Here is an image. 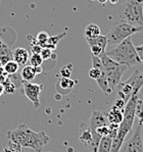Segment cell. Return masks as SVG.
Returning a JSON list of instances; mask_svg holds the SVG:
<instances>
[{
	"label": "cell",
	"instance_id": "obj_1",
	"mask_svg": "<svg viewBox=\"0 0 143 152\" xmlns=\"http://www.w3.org/2000/svg\"><path fill=\"white\" fill-rule=\"evenodd\" d=\"M7 136L11 143L21 147H28L37 152H42L43 147L49 141L45 132H35L25 124L20 125L15 130L8 131Z\"/></svg>",
	"mask_w": 143,
	"mask_h": 152
},
{
	"label": "cell",
	"instance_id": "obj_2",
	"mask_svg": "<svg viewBox=\"0 0 143 152\" xmlns=\"http://www.w3.org/2000/svg\"><path fill=\"white\" fill-rule=\"evenodd\" d=\"M139 99V94L132 95L130 99L127 101L124 109V116L122 123L119 125V128L117 130V134L111 142V152H120L122 145L125 142L126 138L128 135L132 132L133 124L135 120V110H136V104Z\"/></svg>",
	"mask_w": 143,
	"mask_h": 152
},
{
	"label": "cell",
	"instance_id": "obj_3",
	"mask_svg": "<svg viewBox=\"0 0 143 152\" xmlns=\"http://www.w3.org/2000/svg\"><path fill=\"white\" fill-rule=\"evenodd\" d=\"M105 54L119 64L125 65L127 69L141 64L139 56L136 52L135 46L133 45L131 40V37H128L123 42L118 44L116 48L105 51Z\"/></svg>",
	"mask_w": 143,
	"mask_h": 152
},
{
	"label": "cell",
	"instance_id": "obj_4",
	"mask_svg": "<svg viewBox=\"0 0 143 152\" xmlns=\"http://www.w3.org/2000/svg\"><path fill=\"white\" fill-rule=\"evenodd\" d=\"M120 18L122 23L142 27L143 26V3L136 0H127L120 10Z\"/></svg>",
	"mask_w": 143,
	"mask_h": 152
},
{
	"label": "cell",
	"instance_id": "obj_5",
	"mask_svg": "<svg viewBox=\"0 0 143 152\" xmlns=\"http://www.w3.org/2000/svg\"><path fill=\"white\" fill-rule=\"evenodd\" d=\"M99 58H100V60H101L105 76H106L109 88L112 92V90L116 89V87L118 86V84L120 82H122L121 81L122 76H123L124 72H126L127 67H126L125 65L119 64L118 62L114 61V60L111 59L109 56L105 54V52L102 53V54L99 56Z\"/></svg>",
	"mask_w": 143,
	"mask_h": 152
},
{
	"label": "cell",
	"instance_id": "obj_6",
	"mask_svg": "<svg viewBox=\"0 0 143 152\" xmlns=\"http://www.w3.org/2000/svg\"><path fill=\"white\" fill-rule=\"evenodd\" d=\"M143 31L142 27H135V26L121 23L117 24L111 28V30L107 33L106 37L107 44H120L128 37H131L135 33H139Z\"/></svg>",
	"mask_w": 143,
	"mask_h": 152
},
{
	"label": "cell",
	"instance_id": "obj_7",
	"mask_svg": "<svg viewBox=\"0 0 143 152\" xmlns=\"http://www.w3.org/2000/svg\"><path fill=\"white\" fill-rule=\"evenodd\" d=\"M141 124L138 123L132 132L130 138L125 140L122 145L120 152H143V138H142V130Z\"/></svg>",
	"mask_w": 143,
	"mask_h": 152
},
{
	"label": "cell",
	"instance_id": "obj_8",
	"mask_svg": "<svg viewBox=\"0 0 143 152\" xmlns=\"http://www.w3.org/2000/svg\"><path fill=\"white\" fill-rule=\"evenodd\" d=\"M79 140L82 144L90 150V152H96L100 141H97L93 136L87 121H83L80 126Z\"/></svg>",
	"mask_w": 143,
	"mask_h": 152
},
{
	"label": "cell",
	"instance_id": "obj_9",
	"mask_svg": "<svg viewBox=\"0 0 143 152\" xmlns=\"http://www.w3.org/2000/svg\"><path fill=\"white\" fill-rule=\"evenodd\" d=\"M22 85L26 97L32 102L34 107L38 108L40 106V93H41L42 89H43V85L26 81H22Z\"/></svg>",
	"mask_w": 143,
	"mask_h": 152
},
{
	"label": "cell",
	"instance_id": "obj_10",
	"mask_svg": "<svg viewBox=\"0 0 143 152\" xmlns=\"http://www.w3.org/2000/svg\"><path fill=\"white\" fill-rule=\"evenodd\" d=\"M126 82L132 86L133 95L139 94L140 89L143 87V72L137 69L131 75V77Z\"/></svg>",
	"mask_w": 143,
	"mask_h": 152
},
{
	"label": "cell",
	"instance_id": "obj_11",
	"mask_svg": "<svg viewBox=\"0 0 143 152\" xmlns=\"http://www.w3.org/2000/svg\"><path fill=\"white\" fill-rule=\"evenodd\" d=\"M29 58H30L29 51L26 48L18 47L13 50L12 60H15L20 66H23V65L27 64V62L29 61Z\"/></svg>",
	"mask_w": 143,
	"mask_h": 152
},
{
	"label": "cell",
	"instance_id": "obj_12",
	"mask_svg": "<svg viewBox=\"0 0 143 152\" xmlns=\"http://www.w3.org/2000/svg\"><path fill=\"white\" fill-rule=\"evenodd\" d=\"M116 88H117V92H118V97L125 100L126 103H127V101L133 95L132 86L130 84H128L127 82H120Z\"/></svg>",
	"mask_w": 143,
	"mask_h": 152
},
{
	"label": "cell",
	"instance_id": "obj_13",
	"mask_svg": "<svg viewBox=\"0 0 143 152\" xmlns=\"http://www.w3.org/2000/svg\"><path fill=\"white\" fill-rule=\"evenodd\" d=\"M123 116H124V111L120 110V109L116 108L114 106H111V110L106 113V118L109 125L119 126L122 123V121H123Z\"/></svg>",
	"mask_w": 143,
	"mask_h": 152
},
{
	"label": "cell",
	"instance_id": "obj_14",
	"mask_svg": "<svg viewBox=\"0 0 143 152\" xmlns=\"http://www.w3.org/2000/svg\"><path fill=\"white\" fill-rule=\"evenodd\" d=\"M100 28L95 24H89L87 27L85 28L83 32V35L85 37V39H93L96 37L100 36Z\"/></svg>",
	"mask_w": 143,
	"mask_h": 152
},
{
	"label": "cell",
	"instance_id": "obj_15",
	"mask_svg": "<svg viewBox=\"0 0 143 152\" xmlns=\"http://www.w3.org/2000/svg\"><path fill=\"white\" fill-rule=\"evenodd\" d=\"M12 52L13 50H11L9 46L3 44V46L0 48V64L1 65H4L9 60H12Z\"/></svg>",
	"mask_w": 143,
	"mask_h": 152
},
{
	"label": "cell",
	"instance_id": "obj_16",
	"mask_svg": "<svg viewBox=\"0 0 143 152\" xmlns=\"http://www.w3.org/2000/svg\"><path fill=\"white\" fill-rule=\"evenodd\" d=\"M36 75L37 74L35 71V67L31 66V65H25L21 72V78L23 81L31 82L36 78Z\"/></svg>",
	"mask_w": 143,
	"mask_h": 152
},
{
	"label": "cell",
	"instance_id": "obj_17",
	"mask_svg": "<svg viewBox=\"0 0 143 152\" xmlns=\"http://www.w3.org/2000/svg\"><path fill=\"white\" fill-rule=\"evenodd\" d=\"M86 41H87L88 45L90 46H98V47L102 48L103 50L105 51V49L107 47V39L105 36H102V35H100V36L96 37V38H93V39H86Z\"/></svg>",
	"mask_w": 143,
	"mask_h": 152
},
{
	"label": "cell",
	"instance_id": "obj_18",
	"mask_svg": "<svg viewBox=\"0 0 143 152\" xmlns=\"http://www.w3.org/2000/svg\"><path fill=\"white\" fill-rule=\"evenodd\" d=\"M111 142H112V138L109 136L101 138L96 152H111Z\"/></svg>",
	"mask_w": 143,
	"mask_h": 152
},
{
	"label": "cell",
	"instance_id": "obj_19",
	"mask_svg": "<svg viewBox=\"0 0 143 152\" xmlns=\"http://www.w3.org/2000/svg\"><path fill=\"white\" fill-rule=\"evenodd\" d=\"M4 69V71L7 74V76H12V75H15L16 72H18V69H20V65H18L15 60H9L8 62H6L4 65H2Z\"/></svg>",
	"mask_w": 143,
	"mask_h": 152
},
{
	"label": "cell",
	"instance_id": "obj_20",
	"mask_svg": "<svg viewBox=\"0 0 143 152\" xmlns=\"http://www.w3.org/2000/svg\"><path fill=\"white\" fill-rule=\"evenodd\" d=\"M96 82H97L99 88L101 89V91L104 93L105 95L111 94V91L109 90V84H107V80H106V76H105V72H103V74L100 76V78L96 80Z\"/></svg>",
	"mask_w": 143,
	"mask_h": 152
},
{
	"label": "cell",
	"instance_id": "obj_21",
	"mask_svg": "<svg viewBox=\"0 0 143 152\" xmlns=\"http://www.w3.org/2000/svg\"><path fill=\"white\" fill-rule=\"evenodd\" d=\"M67 35V33H62V34H60V35H57V36H53V37H49V39H48V41H47V43L45 44V46L44 47H46V48H49V49H55L56 48V46H57V43L59 42V40L62 38H64V37ZM43 47V48H44Z\"/></svg>",
	"mask_w": 143,
	"mask_h": 152
},
{
	"label": "cell",
	"instance_id": "obj_22",
	"mask_svg": "<svg viewBox=\"0 0 143 152\" xmlns=\"http://www.w3.org/2000/svg\"><path fill=\"white\" fill-rule=\"evenodd\" d=\"M57 85H59L60 88L64 89V90L70 91L75 86V82L70 78H62L58 80Z\"/></svg>",
	"mask_w": 143,
	"mask_h": 152
},
{
	"label": "cell",
	"instance_id": "obj_23",
	"mask_svg": "<svg viewBox=\"0 0 143 152\" xmlns=\"http://www.w3.org/2000/svg\"><path fill=\"white\" fill-rule=\"evenodd\" d=\"M49 37H50V36H49L48 33L46 32V31L39 32L38 35H37V37H36V43L39 44V45L41 46L42 48H43L44 46H45V44L47 43Z\"/></svg>",
	"mask_w": 143,
	"mask_h": 152
},
{
	"label": "cell",
	"instance_id": "obj_24",
	"mask_svg": "<svg viewBox=\"0 0 143 152\" xmlns=\"http://www.w3.org/2000/svg\"><path fill=\"white\" fill-rule=\"evenodd\" d=\"M29 61H30V65L33 67L42 66V64H43V59H42L40 54H32L29 58Z\"/></svg>",
	"mask_w": 143,
	"mask_h": 152
},
{
	"label": "cell",
	"instance_id": "obj_25",
	"mask_svg": "<svg viewBox=\"0 0 143 152\" xmlns=\"http://www.w3.org/2000/svg\"><path fill=\"white\" fill-rule=\"evenodd\" d=\"M135 116H137L139 120V124L143 123V100L139 98L136 104V110H135Z\"/></svg>",
	"mask_w": 143,
	"mask_h": 152
},
{
	"label": "cell",
	"instance_id": "obj_26",
	"mask_svg": "<svg viewBox=\"0 0 143 152\" xmlns=\"http://www.w3.org/2000/svg\"><path fill=\"white\" fill-rule=\"evenodd\" d=\"M2 85H3L4 87V91H5L6 93H13L16 91V86L15 84L13 83L12 81H10V79H7L6 78L4 82L2 83Z\"/></svg>",
	"mask_w": 143,
	"mask_h": 152
},
{
	"label": "cell",
	"instance_id": "obj_27",
	"mask_svg": "<svg viewBox=\"0 0 143 152\" xmlns=\"http://www.w3.org/2000/svg\"><path fill=\"white\" fill-rule=\"evenodd\" d=\"M72 69H73L72 64H67L62 67V69H60V75H62V78H70L72 75Z\"/></svg>",
	"mask_w": 143,
	"mask_h": 152
},
{
	"label": "cell",
	"instance_id": "obj_28",
	"mask_svg": "<svg viewBox=\"0 0 143 152\" xmlns=\"http://www.w3.org/2000/svg\"><path fill=\"white\" fill-rule=\"evenodd\" d=\"M40 55H41V57L43 60H47L49 58L52 57V50L49 48L44 47V48H42L41 52H40Z\"/></svg>",
	"mask_w": 143,
	"mask_h": 152
},
{
	"label": "cell",
	"instance_id": "obj_29",
	"mask_svg": "<svg viewBox=\"0 0 143 152\" xmlns=\"http://www.w3.org/2000/svg\"><path fill=\"white\" fill-rule=\"evenodd\" d=\"M112 106L116 107V108H118V109H120V110L124 111V109H125V106H126V101L122 99V98L118 97L116 99V101H114V103Z\"/></svg>",
	"mask_w": 143,
	"mask_h": 152
},
{
	"label": "cell",
	"instance_id": "obj_30",
	"mask_svg": "<svg viewBox=\"0 0 143 152\" xmlns=\"http://www.w3.org/2000/svg\"><path fill=\"white\" fill-rule=\"evenodd\" d=\"M91 53H92V56H96V57H99L100 55L102 54L105 51L102 48L98 47V46H91Z\"/></svg>",
	"mask_w": 143,
	"mask_h": 152
},
{
	"label": "cell",
	"instance_id": "obj_31",
	"mask_svg": "<svg viewBox=\"0 0 143 152\" xmlns=\"http://www.w3.org/2000/svg\"><path fill=\"white\" fill-rule=\"evenodd\" d=\"M42 50V47L39 45V44H34V45H32L31 47V52L32 54H40V52H41Z\"/></svg>",
	"mask_w": 143,
	"mask_h": 152
},
{
	"label": "cell",
	"instance_id": "obj_32",
	"mask_svg": "<svg viewBox=\"0 0 143 152\" xmlns=\"http://www.w3.org/2000/svg\"><path fill=\"white\" fill-rule=\"evenodd\" d=\"M135 49H136V52H137L138 56H139V58H140V61H141V64H143V45L136 46Z\"/></svg>",
	"mask_w": 143,
	"mask_h": 152
},
{
	"label": "cell",
	"instance_id": "obj_33",
	"mask_svg": "<svg viewBox=\"0 0 143 152\" xmlns=\"http://www.w3.org/2000/svg\"><path fill=\"white\" fill-rule=\"evenodd\" d=\"M3 92H4V87H3V85H2V84L0 83V95H1Z\"/></svg>",
	"mask_w": 143,
	"mask_h": 152
},
{
	"label": "cell",
	"instance_id": "obj_34",
	"mask_svg": "<svg viewBox=\"0 0 143 152\" xmlns=\"http://www.w3.org/2000/svg\"><path fill=\"white\" fill-rule=\"evenodd\" d=\"M109 1L111 2V4H117V3H118L119 0H109Z\"/></svg>",
	"mask_w": 143,
	"mask_h": 152
},
{
	"label": "cell",
	"instance_id": "obj_35",
	"mask_svg": "<svg viewBox=\"0 0 143 152\" xmlns=\"http://www.w3.org/2000/svg\"><path fill=\"white\" fill-rule=\"evenodd\" d=\"M98 2H99V3H102V4H104V3H106L107 1H109V0H97Z\"/></svg>",
	"mask_w": 143,
	"mask_h": 152
},
{
	"label": "cell",
	"instance_id": "obj_36",
	"mask_svg": "<svg viewBox=\"0 0 143 152\" xmlns=\"http://www.w3.org/2000/svg\"><path fill=\"white\" fill-rule=\"evenodd\" d=\"M3 42H2V40H1V39H0V48H1L2 47V46H3Z\"/></svg>",
	"mask_w": 143,
	"mask_h": 152
},
{
	"label": "cell",
	"instance_id": "obj_37",
	"mask_svg": "<svg viewBox=\"0 0 143 152\" xmlns=\"http://www.w3.org/2000/svg\"><path fill=\"white\" fill-rule=\"evenodd\" d=\"M137 2H139V3H143V0H136Z\"/></svg>",
	"mask_w": 143,
	"mask_h": 152
},
{
	"label": "cell",
	"instance_id": "obj_38",
	"mask_svg": "<svg viewBox=\"0 0 143 152\" xmlns=\"http://www.w3.org/2000/svg\"><path fill=\"white\" fill-rule=\"evenodd\" d=\"M0 66H1V64H0Z\"/></svg>",
	"mask_w": 143,
	"mask_h": 152
},
{
	"label": "cell",
	"instance_id": "obj_39",
	"mask_svg": "<svg viewBox=\"0 0 143 152\" xmlns=\"http://www.w3.org/2000/svg\"><path fill=\"white\" fill-rule=\"evenodd\" d=\"M142 125H143V123H142Z\"/></svg>",
	"mask_w": 143,
	"mask_h": 152
}]
</instances>
